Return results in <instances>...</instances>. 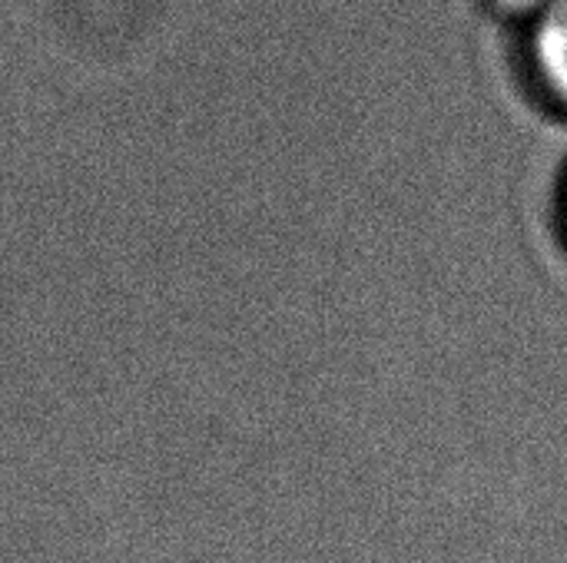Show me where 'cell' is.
Masks as SVG:
<instances>
[{
    "label": "cell",
    "instance_id": "1",
    "mask_svg": "<svg viewBox=\"0 0 567 563\" xmlns=\"http://www.w3.org/2000/svg\"><path fill=\"white\" fill-rule=\"evenodd\" d=\"M532 63L551 100L567 106V0H551L532 27Z\"/></svg>",
    "mask_w": 567,
    "mask_h": 563
},
{
    "label": "cell",
    "instance_id": "3",
    "mask_svg": "<svg viewBox=\"0 0 567 563\" xmlns=\"http://www.w3.org/2000/svg\"><path fill=\"white\" fill-rule=\"evenodd\" d=\"M565 212H567V186H565Z\"/></svg>",
    "mask_w": 567,
    "mask_h": 563
},
{
    "label": "cell",
    "instance_id": "2",
    "mask_svg": "<svg viewBox=\"0 0 567 563\" xmlns=\"http://www.w3.org/2000/svg\"><path fill=\"white\" fill-rule=\"evenodd\" d=\"M502 13H512V17H538L551 0H492Z\"/></svg>",
    "mask_w": 567,
    "mask_h": 563
}]
</instances>
